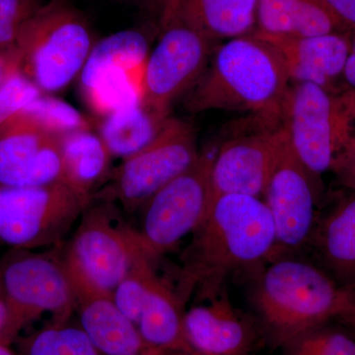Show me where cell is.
I'll list each match as a JSON object with an SVG mask.
<instances>
[{"instance_id": "cell-1", "label": "cell", "mask_w": 355, "mask_h": 355, "mask_svg": "<svg viewBox=\"0 0 355 355\" xmlns=\"http://www.w3.org/2000/svg\"><path fill=\"white\" fill-rule=\"evenodd\" d=\"M275 244L272 214L261 198H214L184 252L177 291L180 300L186 302L196 291L205 298L216 295L229 275L268 263Z\"/></svg>"}, {"instance_id": "cell-2", "label": "cell", "mask_w": 355, "mask_h": 355, "mask_svg": "<svg viewBox=\"0 0 355 355\" xmlns=\"http://www.w3.org/2000/svg\"><path fill=\"white\" fill-rule=\"evenodd\" d=\"M291 84L279 51L253 32L228 40L212 53L207 69L191 89L187 108L195 113L251 112L277 121Z\"/></svg>"}, {"instance_id": "cell-3", "label": "cell", "mask_w": 355, "mask_h": 355, "mask_svg": "<svg viewBox=\"0 0 355 355\" xmlns=\"http://www.w3.org/2000/svg\"><path fill=\"white\" fill-rule=\"evenodd\" d=\"M252 301L273 343L287 345L331 319L352 323L355 291L336 284L312 261L282 257L263 266Z\"/></svg>"}, {"instance_id": "cell-4", "label": "cell", "mask_w": 355, "mask_h": 355, "mask_svg": "<svg viewBox=\"0 0 355 355\" xmlns=\"http://www.w3.org/2000/svg\"><path fill=\"white\" fill-rule=\"evenodd\" d=\"M282 119L294 153L315 176L338 174L355 144V90L291 83Z\"/></svg>"}, {"instance_id": "cell-5", "label": "cell", "mask_w": 355, "mask_h": 355, "mask_svg": "<svg viewBox=\"0 0 355 355\" xmlns=\"http://www.w3.org/2000/svg\"><path fill=\"white\" fill-rule=\"evenodd\" d=\"M95 43L85 15L70 0H50L22 26L13 53L20 71L51 95L80 76Z\"/></svg>"}, {"instance_id": "cell-6", "label": "cell", "mask_w": 355, "mask_h": 355, "mask_svg": "<svg viewBox=\"0 0 355 355\" xmlns=\"http://www.w3.org/2000/svg\"><path fill=\"white\" fill-rule=\"evenodd\" d=\"M64 182L37 187H0V243L14 251L58 244L90 205Z\"/></svg>"}, {"instance_id": "cell-7", "label": "cell", "mask_w": 355, "mask_h": 355, "mask_svg": "<svg viewBox=\"0 0 355 355\" xmlns=\"http://www.w3.org/2000/svg\"><path fill=\"white\" fill-rule=\"evenodd\" d=\"M198 156L193 128L187 121L169 116L150 144L123 159L95 197L120 202L128 212L135 211L190 168Z\"/></svg>"}, {"instance_id": "cell-8", "label": "cell", "mask_w": 355, "mask_h": 355, "mask_svg": "<svg viewBox=\"0 0 355 355\" xmlns=\"http://www.w3.org/2000/svg\"><path fill=\"white\" fill-rule=\"evenodd\" d=\"M212 158L200 153L181 175L165 184L144 205L137 231L142 252L151 260L177 246L202 224L212 202Z\"/></svg>"}, {"instance_id": "cell-9", "label": "cell", "mask_w": 355, "mask_h": 355, "mask_svg": "<svg viewBox=\"0 0 355 355\" xmlns=\"http://www.w3.org/2000/svg\"><path fill=\"white\" fill-rule=\"evenodd\" d=\"M318 179L287 139L261 197L275 224V249L268 261L295 256L309 247L320 214Z\"/></svg>"}, {"instance_id": "cell-10", "label": "cell", "mask_w": 355, "mask_h": 355, "mask_svg": "<svg viewBox=\"0 0 355 355\" xmlns=\"http://www.w3.org/2000/svg\"><path fill=\"white\" fill-rule=\"evenodd\" d=\"M1 266L2 282L14 331L51 314L65 323L76 309L73 288L62 259L15 251Z\"/></svg>"}, {"instance_id": "cell-11", "label": "cell", "mask_w": 355, "mask_h": 355, "mask_svg": "<svg viewBox=\"0 0 355 355\" xmlns=\"http://www.w3.org/2000/svg\"><path fill=\"white\" fill-rule=\"evenodd\" d=\"M79 221L62 259L95 286L113 293L144 253L137 231L119 221L112 202L103 200L89 205Z\"/></svg>"}, {"instance_id": "cell-12", "label": "cell", "mask_w": 355, "mask_h": 355, "mask_svg": "<svg viewBox=\"0 0 355 355\" xmlns=\"http://www.w3.org/2000/svg\"><path fill=\"white\" fill-rule=\"evenodd\" d=\"M142 70L141 102L169 116L177 98L193 87L212 55L211 40L188 26L166 22Z\"/></svg>"}, {"instance_id": "cell-13", "label": "cell", "mask_w": 355, "mask_h": 355, "mask_svg": "<svg viewBox=\"0 0 355 355\" xmlns=\"http://www.w3.org/2000/svg\"><path fill=\"white\" fill-rule=\"evenodd\" d=\"M149 55L146 33L127 29L96 42L81 70L80 86L87 101L104 114L141 101L133 71L144 69Z\"/></svg>"}, {"instance_id": "cell-14", "label": "cell", "mask_w": 355, "mask_h": 355, "mask_svg": "<svg viewBox=\"0 0 355 355\" xmlns=\"http://www.w3.org/2000/svg\"><path fill=\"white\" fill-rule=\"evenodd\" d=\"M60 137L21 111L0 125V187L62 182Z\"/></svg>"}, {"instance_id": "cell-15", "label": "cell", "mask_w": 355, "mask_h": 355, "mask_svg": "<svg viewBox=\"0 0 355 355\" xmlns=\"http://www.w3.org/2000/svg\"><path fill=\"white\" fill-rule=\"evenodd\" d=\"M287 139L282 125L225 142L212 158V200L223 195L261 198Z\"/></svg>"}, {"instance_id": "cell-16", "label": "cell", "mask_w": 355, "mask_h": 355, "mask_svg": "<svg viewBox=\"0 0 355 355\" xmlns=\"http://www.w3.org/2000/svg\"><path fill=\"white\" fill-rule=\"evenodd\" d=\"M74 293L80 328L103 355H149L137 326L114 303L113 293L86 279L62 259Z\"/></svg>"}, {"instance_id": "cell-17", "label": "cell", "mask_w": 355, "mask_h": 355, "mask_svg": "<svg viewBox=\"0 0 355 355\" xmlns=\"http://www.w3.org/2000/svg\"><path fill=\"white\" fill-rule=\"evenodd\" d=\"M254 33L279 51L291 83H313L327 90H342L336 85L342 83L352 46L349 33L309 37Z\"/></svg>"}, {"instance_id": "cell-18", "label": "cell", "mask_w": 355, "mask_h": 355, "mask_svg": "<svg viewBox=\"0 0 355 355\" xmlns=\"http://www.w3.org/2000/svg\"><path fill=\"white\" fill-rule=\"evenodd\" d=\"M207 304L184 312V326L191 349L205 355H248L254 331L226 294L219 292Z\"/></svg>"}, {"instance_id": "cell-19", "label": "cell", "mask_w": 355, "mask_h": 355, "mask_svg": "<svg viewBox=\"0 0 355 355\" xmlns=\"http://www.w3.org/2000/svg\"><path fill=\"white\" fill-rule=\"evenodd\" d=\"M310 248L316 265L336 284L355 291V193L320 211Z\"/></svg>"}, {"instance_id": "cell-20", "label": "cell", "mask_w": 355, "mask_h": 355, "mask_svg": "<svg viewBox=\"0 0 355 355\" xmlns=\"http://www.w3.org/2000/svg\"><path fill=\"white\" fill-rule=\"evenodd\" d=\"M258 0H163L162 23L178 22L211 41L246 36L257 23Z\"/></svg>"}, {"instance_id": "cell-21", "label": "cell", "mask_w": 355, "mask_h": 355, "mask_svg": "<svg viewBox=\"0 0 355 355\" xmlns=\"http://www.w3.org/2000/svg\"><path fill=\"white\" fill-rule=\"evenodd\" d=\"M257 24V31L279 36L354 31L324 0H258Z\"/></svg>"}, {"instance_id": "cell-22", "label": "cell", "mask_w": 355, "mask_h": 355, "mask_svg": "<svg viewBox=\"0 0 355 355\" xmlns=\"http://www.w3.org/2000/svg\"><path fill=\"white\" fill-rule=\"evenodd\" d=\"M183 306L177 292L156 275L135 324L151 352L193 350L184 333Z\"/></svg>"}, {"instance_id": "cell-23", "label": "cell", "mask_w": 355, "mask_h": 355, "mask_svg": "<svg viewBox=\"0 0 355 355\" xmlns=\"http://www.w3.org/2000/svg\"><path fill=\"white\" fill-rule=\"evenodd\" d=\"M64 178L62 182L90 198L109 172L111 153L99 135L90 130L60 135Z\"/></svg>"}, {"instance_id": "cell-24", "label": "cell", "mask_w": 355, "mask_h": 355, "mask_svg": "<svg viewBox=\"0 0 355 355\" xmlns=\"http://www.w3.org/2000/svg\"><path fill=\"white\" fill-rule=\"evenodd\" d=\"M168 118L141 101L132 103L104 114L99 135L112 157L125 159L150 144Z\"/></svg>"}, {"instance_id": "cell-25", "label": "cell", "mask_w": 355, "mask_h": 355, "mask_svg": "<svg viewBox=\"0 0 355 355\" xmlns=\"http://www.w3.org/2000/svg\"><path fill=\"white\" fill-rule=\"evenodd\" d=\"M26 355H101L80 327L55 323L28 338Z\"/></svg>"}, {"instance_id": "cell-26", "label": "cell", "mask_w": 355, "mask_h": 355, "mask_svg": "<svg viewBox=\"0 0 355 355\" xmlns=\"http://www.w3.org/2000/svg\"><path fill=\"white\" fill-rule=\"evenodd\" d=\"M22 111L38 121L49 132L60 137L76 130H90L88 121L80 112L69 103L51 95L40 96Z\"/></svg>"}, {"instance_id": "cell-27", "label": "cell", "mask_w": 355, "mask_h": 355, "mask_svg": "<svg viewBox=\"0 0 355 355\" xmlns=\"http://www.w3.org/2000/svg\"><path fill=\"white\" fill-rule=\"evenodd\" d=\"M284 347L287 355H355L354 340L323 326L297 336Z\"/></svg>"}, {"instance_id": "cell-28", "label": "cell", "mask_w": 355, "mask_h": 355, "mask_svg": "<svg viewBox=\"0 0 355 355\" xmlns=\"http://www.w3.org/2000/svg\"><path fill=\"white\" fill-rule=\"evenodd\" d=\"M42 95L41 90L20 71L17 64L14 65L0 85V125Z\"/></svg>"}, {"instance_id": "cell-29", "label": "cell", "mask_w": 355, "mask_h": 355, "mask_svg": "<svg viewBox=\"0 0 355 355\" xmlns=\"http://www.w3.org/2000/svg\"><path fill=\"white\" fill-rule=\"evenodd\" d=\"M41 6L40 0H0V53L13 50L21 28Z\"/></svg>"}, {"instance_id": "cell-30", "label": "cell", "mask_w": 355, "mask_h": 355, "mask_svg": "<svg viewBox=\"0 0 355 355\" xmlns=\"http://www.w3.org/2000/svg\"><path fill=\"white\" fill-rule=\"evenodd\" d=\"M17 335L14 331L10 313L7 305L6 291L2 282L1 266H0V343H8Z\"/></svg>"}, {"instance_id": "cell-31", "label": "cell", "mask_w": 355, "mask_h": 355, "mask_svg": "<svg viewBox=\"0 0 355 355\" xmlns=\"http://www.w3.org/2000/svg\"><path fill=\"white\" fill-rule=\"evenodd\" d=\"M334 12L355 30V0H324Z\"/></svg>"}, {"instance_id": "cell-32", "label": "cell", "mask_w": 355, "mask_h": 355, "mask_svg": "<svg viewBox=\"0 0 355 355\" xmlns=\"http://www.w3.org/2000/svg\"><path fill=\"white\" fill-rule=\"evenodd\" d=\"M342 83L343 89L355 90V36L352 40V46L343 70Z\"/></svg>"}, {"instance_id": "cell-33", "label": "cell", "mask_w": 355, "mask_h": 355, "mask_svg": "<svg viewBox=\"0 0 355 355\" xmlns=\"http://www.w3.org/2000/svg\"><path fill=\"white\" fill-rule=\"evenodd\" d=\"M338 175L347 184L355 188V144Z\"/></svg>"}, {"instance_id": "cell-34", "label": "cell", "mask_w": 355, "mask_h": 355, "mask_svg": "<svg viewBox=\"0 0 355 355\" xmlns=\"http://www.w3.org/2000/svg\"><path fill=\"white\" fill-rule=\"evenodd\" d=\"M15 64L16 60L14 57L13 50L6 51V53H0V85Z\"/></svg>"}, {"instance_id": "cell-35", "label": "cell", "mask_w": 355, "mask_h": 355, "mask_svg": "<svg viewBox=\"0 0 355 355\" xmlns=\"http://www.w3.org/2000/svg\"><path fill=\"white\" fill-rule=\"evenodd\" d=\"M150 355H205L200 354V352L191 350V352H151Z\"/></svg>"}, {"instance_id": "cell-36", "label": "cell", "mask_w": 355, "mask_h": 355, "mask_svg": "<svg viewBox=\"0 0 355 355\" xmlns=\"http://www.w3.org/2000/svg\"><path fill=\"white\" fill-rule=\"evenodd\" d=\"M0 355H17L8 347V343H0Z\"/></svg>"}, {"instance_id": "cell-37", "label": "cell", "mask_w": 355, "mask_h": 355, "mask_svg": "<svg viewBox=\"0 0 355 355\" xmlns=\"http://www.w3.org/2000/svg\"><path fill=\"white\" fill-rule=\"evenodd\" d=\"M352 324H354V326H355V318H354V323H352Z\"/></svg>"}]
</instances>
